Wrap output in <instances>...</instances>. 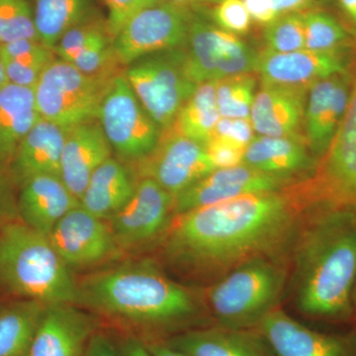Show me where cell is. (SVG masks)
<instances>
[{"label":"cell","mask_w":356,"mask_h":356,"mask_svg":"<svg viewBox=\"0 0 356 356\" xmlns=\"http://www.w3.org/2000/svg\"><path fill=\"white\" fill-rule=\"evenodd\" d=\"M341 9L348 19L356 25V0H339Z\"/></svg>","instance_id":"681fc988"},{"label":"cell","mask_w":356,"mask_h":356,"mask_svg":"<svg viewBox=\"0 0 356 356\" xmlns=\"http://www.w3.org/2000/svg\"><path fill=\"white\" fill-rule=\"evenodd\" d=\"M293 295L306 317L356 323V207L327 200L307 206L293 243Z\"/></svg>","instance_id":"7a4b0ae2"},{"label":"cell","mask_w":356,"mask_h":356,"mask_svg":"<svg viewBox=\"0 0 356 356\" xmlns=\"http://www.w3.org/2000/svg\"><path fill=\"white\" fill-rule=\"evenodd\" d=\"M0 286L46 306L79 303V285L48 236L19 219L0 226Z\"/></svg>","instance_id":"277c9868"},{"label":"cell","mask_w":356,"mask_h":356,"mask_svg":"<svg viewBox=\"0 0 356 356\" xmlns=\"http://www.w3.org/2000/svg\"><path fill=\"white\" fill-rule=\"evenodd\" d=\"M295 178L269 175L243 165L216 168L175 197L173 215L248 195L286 191ZM173 216V217H175Z\"/></svg>","instance_id":"7c38bea8"},{"label":"cell","mask_w":356,"mask_h":356,"mask_svg":"<svg viewBox=\"0 0 356 356\" xmlns=\"http://www.w3.org/2000/svg\"><path fill=\"white\" fill-rule=\"evenodd\" d=\"M252 19L257 24L266 26L280 17L271 0H243Z\"/></svg>","instance_id":"ee69618b"},{"label":"cell","mask_w":356,"mask_h":356,"mask_svg":"<svg viewBox=\"0 0 356 356\" xmlns=\"http://www.w3.org/2000/svg\"><path fill=\"white\" fill-rule=\"evenodd\" d=\"M136 184L127 168L109 158L91 175L79 203L91 214L107 221L130 199Z\"/></svg>","instance_id":"4316f807"},{"label":"cell","mask_w":356,"mask_h":356,"mask_svg":"<svg viewBox=\"0 0 356 356\" xmlns=\"http://www.w3.org/2000/svg\"><path fill=\"white\" fill-rule=\"evenodd\" d=\"M353 312H355V317L356 321V281L355 288H353Z\"/></svg>","instance_id":"f5cc1de1"},{"label":"cell","mask_w":356,"mask_h":356,"mask_svg":"<svg viewBox=\"0 0 356 356\" xmlns=\"http://www.w3.org/2000/svg\"><path fill=\"white\" fill-rule=\"evenodd\" d=\"M41 119L34 89L9 83L0 88V163L9 168L21 140Z\"/></svg>","instance_id":"484cf974"},{"label":"cell","mask_w":356,"mask_h":356,"mask_svg":"<svg viewBox=\"0 0 356 356\" xmlns=\"http://www.w3.org/2000/svg\"><path fill=\"white\" fill-rule=\"evenodd\" d=\"M305 49L317 51H336L348 39L343 26L322 11L303 14Z\"/></svg>","instance_id":"1f68e13d"},{"label":"cell","mask_w":356,"mask_h":356,"mask_svg":"<svg viewBox=\"0 0 356 356\" xmlns=\"http://www.w3.org/2000/svg\"><path fill=\"white\" fill-rule=\"evenodd\" d=\"M348 84L343 74L320 79L310 86L304 113L307 140L312 153L324 156L343 121L348 102Z\"/></svg>","instance_id":"d6986e66"},{"label":"cell","mask_w":356,"mask_h":356,"mask_svg":"<svg viewBox=\"0 0 356 356\" xmlns=\"http://www.w3.org/2000/svg\"><path fill=\"white\" fill-rule=\"evenodd\" d=\"M118 350L120 356H154L147 348L145 341L134 337L124 339Z\"/></svg>","instance_id":"bcb514c9"},{"label":"cell","mask_w":356,"mask_h":356,"mask_svg":"<svg viewBox=\"0 0 356 356\" xmlns=\"http://www.w3.org/2000/svg\"><path fill=\"white\" fill-rule=\"evenodd\" d=\"M257 330L275 356H356V327L341 334L315 331L276 308Z\"/></svg>","instance_id":"9a60e30c"},{"label":"cell","mask_w":356,"mask_h":356,"mask_svg":"<svg viewBox=\"0 0 356 356\" xmlns=\"http://www.w3.org/2000/svg\"><path fill=\"white\" fill-rule=\"evenodd\" d=\"M217 81L198 84L175 117V133L206 147L212 139L220 116L216 97Z\"/></svg>","instance_id":"f1b7e54d"},{"label":"cell","mask_w":356,"mask_h":356,"mask_svg":"<svg viewBox=\"0 0 356 356\" xmlns=\"http://www.w3.org/2000/svg\"><path fill=\"white\" fill-rule=\"evenodd\" d=\"M255 79L248 74L225 77L216 84L218 110L222 118H250Z\"/></svg>","instance_id":"4dcf8cb0"},{"label":"cell","mask_w":356,"mask_h":356,"mask_svg":"<svg viewBox=\"0 0 356 356\" xmlns=\"http://www.w3.org/2000/svg\"><path fill=\"white\" fill-rule=\"evenodd\" d=\"M20 186L18 217L43 235L48 236L65 214L81 204L58 175H36Z\"/></svg>","instance_id":"ffe728a7"},{"label":"cell","mask_w":356,"mask_h":356,"mask_svg":"<svg viewBox=\"0 0 356 356\" xmlns=\"http://www.w3.org/2000/svg\"><path fill=\"white\" fill-rule=\"evenodd\" d=\"M97 119L112 149L123 158L140 161L161 140V129L138 99L125 74L112 79Z\"/></svg>","instance_id":"ba28073f"},{"label":"cell","mask_w":356,"mask_h":356,"mask_svg":"<svg viewBox=\"0 0 356 356\" xmlns=\"http://www.w3.org/2000/svg\"><path fill=\"white\" fill-rule=\"evenodd\" d=\"M165 341L188 356H275L257 330L214 325L187 330Z\"/></svg>","instance_id":"7402d4cb"},{"label":"cell","mask_w":356,"mask_h":356,"mask_svg":"<svg viewBox=\"0 0 356 356\" xmlns=\"http://www.w3.org/2000/svg\"><path fill=\"white\" fill-rule=\"evenodd\" d=\"M0 62L9 83L34 89L44 70L29 67L0 53Z\"/></svg>","instance_id":"b9f144b4"},{"label":"cell","mask_w":356,"mask_h":356,"mask_svg":"<svg viewBox=\"0 0 356 356\" xmlns=\"http://www.w3.org/2000/svg\"><path fill=\"white\" fill-rule=\"evenodd\" d=\"M147 348L154 356H188L182 353V351L175 350L172 346H168L165 341H145Z\"/></svg>","instance_id":"c3c4849f"},{"label":"cell","mask_w":356,"mask_h":356,"mask_svg":"<svg viewBox=\"0 0 356 356\" xmlns=\"http://www.w3.org/2000/svg\"><path fill=\"white\" fill-rule=\"evenodd\" d=\"M79 302L154 330L184 327L201 314L196 295L152 262L124 264L88 276L79 285Z\"/></svg>","instance_id":"3957f363"},{"label":"cell","mask_w":356,"mask_h":356,"mask_svg":"<svg viewBox=\"0 0 356 356\" xmlns=\"http://www.w3.org/2000/svg\"><path fill=\"white\" fill-rule=\"evenodd\" d=\"M111 60H116L112 44L110 46L108 38H103L88 44L65 62L74 65L83 74L99 76Z\"/></svg>","instance_id":"8d00e7d4"},{"label":"cell","mask_w":356,"mask_h":356,"mask_svg":"<svg viewBox=\"0 0 356 356\" xmlns=\"http://www.w3.org/2000/svg\"><path fill=\"white\" fill-rule=\"evenodd\" d=\"M206 149L216 168H227L242 165L245 147L224 138L213 137Z\"/></svg>","instance_id":"ab89813d"},{"label":"cell","mask_w":356,"mask_h":356,"mask_svg":"<svg viewBox=\"0 0 356 356\" xmlns=\"http://www.w3.org/2000/svg\"><path fill=\"white\" fill-rule=\"evenodd\" d=\"M112 79L83 74L60 58L51 60L34 88L40 116L65 130L97 119Z\"/></svg>","instance_id":"8992f818"},{"label":"cell","mask_w":356,"mask_h":356,"mask_svg":"<svg viewBox=\"0 0 356 356\" xmlns=\"http://www.w3.org/2000/svg\"><path fill=\"white\" fill-rule=\"evenodd\" d=\"M255 70L262 83L305 88L327 77L344 74L346 64L337 51L303 50L276 53L264 50L257 55Z\"/></svg>","instance_id":"e0dca14e"},{"label":"cell","mask_w":356,"mask_h":356,"mask_svg":"<svg viewBox=\"0 0 356 356\" xmlns=\"http://www.w3.org/2000/svg\"><path fill=\"white\" fill-rule=\"evenodd\" d=\"M6 83H8V81H7L6 74H4L3 67H2L1 62H0V88L6 86Z\"/></svg>","instance_id":"816d5d0a"},{"label":"cell","mask_w":356,"mask_h":356,"mask_svg":"<svg viewBox=\"0 0 356 356\" xmlns=\"http://www.w3.org/2000/svg\"><path fill=\"white\" fill-rule=\"evenodd\" d=\"M186 54L179 49L158 51L127 65L126 79L161 131L172 128L182 105L197 84L185 69Z\"/></svg>","instance_id":"52a82bcc"},{"label":"cell","mask_w":356,"mask_h":356,"mask_svg":"<svg viewBox=\"0 0 356 356\" xmlns=\"http://www.w3.org/2000/svg\"><path fill=\"white\" fill-rule=\"evenodd\" d=\"M20 39L39 40L34 10L28 0H0V43Z\"/></svg>","instance_id":"d6a6232c"},{"label":"cell","mask_w":356,"mask_h":356,"mask_svg":"<svg viewBox=\"0 0 356 356\" xmlns=\"http://www.w3.org/2000/svg\"><path fill=\"white\" fill-rule=\"evenodd\" d=\"M33 10L40 42L54 51L65 32L93 15V0H34Z\"/></svg>","instance_id":"f546056e"},{"label":"cell","mask_w":356,"mask_h":356,"mask_svg":"<svg viewBox=\"0 0 356 356\" xmlns=\"http://www.w3.org/2000/svg\"><path fill=\"white\" fill-rule=\"evenodd\" d=\"M67 130L41 119L21 140L9 168L16 181L36 175L60 177V161Z\"/></svg>","instance_id":"cb8c5ba5"},{"label":"cell","mask_w":356,"mask_h":356,"mask_svg":"<svg viewBox=\"0 0 356 356\" xmlns=\"http://www.w3.org/2000/svg\"><path fill=\"white\" fill-rule=\"evenodd\" d=\"M140 161V177L152 178L173 197L216 170L205 146L175 133Z\"/></svg>","instance_id":"5bb4252c"},{"label":"cell","mask_w":356,"mask_h":356,"mask_svg":"<svg viewBox=\"0 0 356 356\" xmlns=\"http://www.w3.org/2000/svg\"><path fill=\"white\" fill-rule=\"evenodd\" d=\"M186 43L185 69L197 86L255 70L257 55L247 44L202 20H192Z\"/></svg>","instance_id":"30bf717a"},{"label":"cell","mask_w":356,"mask_h":356,"mask_svg":"<svg viewBox=\"0 0 356 356\" xmlns=\"http://www.w3.org/2000/svg\"><path fill=\"white\" fill-rule=\"evenodd\" d=\"M48 238L70 268L95 266L111 257L118 248L109 222L91 214L81 204L58 221Z\"/></svg>","instance_id":"2e32d148"},{"label":"cell","mask_w":356,"mask_h":356,"mask_svg":"<svg viewBox=\"0 0 356 356\" xmlns=\"http://www.w3.org/2000/svg\"><path fill=\"white\" fill-rule=\"evenodd\" d=\"M0 53L17 60L21 64L44 70L55 60V51L44 46L39 40L20 39L8 43H0Z\"/></svg>","instance_id":"d590c367"},{"label":"cell","mask_w":356,"mask_h":356,"mask_svg":"<svg viewBox=\"0 0 356 356\" xmlns=\"http://www.w3.org/2000/svg\"><path fill=\"white\" fill-rule=\"evenodd\" d=\"M309 191L316 200L356 207V83L346 115Z\"/></svg>","instance_id":"4fadbf2b"},{"label":"cell","mask_w":356,"mask_h":356,"mask_svg":"<svg viewBox=\"0 0 356 356\" xmlns=\"http://www.w3.org/2000/svg\"><path fill=\"white\" fill-rule=\"evenodd\" d=\"M275 10L280 15L297 13L302 9L306 8L313 0H271Z\"/></svg>","instance_id":"7dc6e473"},{"label":"cell","mask_w":356,"mask_h":356,"mask_svg":"<svg viewBox=\"0 0 356 356\" xmlns=\"http://www.w3.org/2000/svg\"><path fill=\"white\" fill-rule=\"evenodd\" d=\"M84 356H120V353L108 336L95 332L89 339Z\"/></svg>","instance_id":"f6af8a7d"},{"label":"cell","mask_w":356,"mask_h":356,"mask_svg":"<svg viewBox=\"0 0 356 356\" xmlns=\"http://www.w3.org/2000/svg\"><path fill=\"white\" fill-rule=\"evenodd\" d=\"M304 113L305 88L264 83L254 96L250 120L261 136L297 137Z\"/></svg>","instance_id":"603a6c76"},{"label":"cell","mask_w":356,"mask_h":356,"mask_svg":"<svg viewBox=\"0 0 356 356\" xmlns=\"http://www.w3.org/2000/svg\"><path fill=\"white\" fill-rule=\"evenodd\" d=\"M163 1L172 2V3L186 6L192 3H218L221 0H163Z\"/></svg>","instance_id":"f907efd6"},{"label":"cell","mask_w":356,"mask_h":356,"mask_svg":"<svg viewBox=\"0 0 356 356\" xmlns=\"http://www.w3.org/2000/svg\"><path fill=\"white\" fill-rule=\"evenodd\" d=\"M254 129L250 118H220L213 137L224 138L247 147L254 138ZM212 137V138H213Z\"/></svg>","instance_id":"60d3db41"},{"label":"cell","mask_w":356,"mask_h":356,"mask_svg":"<svg viewBox=\"0 0 356 356\" xmlns=\"http://www.w3.org/2000/svg\"><path fill=\"white\" fill-rule=\"evenodd\" d=\"M175 197L154 179L140 178L125 205L109 219L118 247L149 243L168 231Z\"/></svg>","instance_id":"8fae6325"},{"label":"cell","mask_w":356,"mask_h":356,"mask_svg":"<svg viewBox=\"0 0 356 356\" xmlns=\"http://www.w3.org/2000/svg\"><path fill=\"white\" fill-rule=\"evenodd\" d=\"M107 35H109L107 25L91 15L65 32L54 51L60 60H67L88 44L107 38Z\"/></svg>","instance_id":"e575fe53"},{"label":"cell","mask_w":356,"mask_h":356,"mask_svg":"<svg viewBox=\"0 0 356 356\" xmlns=\"http://www.w3.org/2000/svg\"><path fill=\"white\" fill-rule=\"evenodd\" d=\"M95 318L74 304L47 306L28 356H84Z\"/></svg>","instance_id":"ac0fdd59"},{"label":"cell","mask_w":356,"mask_h":356,"mask_svg":"<svg viewBox=\"0 0 356 356\" xmlns=\"http://www.w3.org/2000/svg\"><path fill=\"white\" fill-rule=\"evenodd\" d=\"M213 19L220 29L231 34L245 35L250 31L252 17L243 0H221L213 10Z\"/></svg>","instance_id":"74e56055"},{"label":"cell","mask_w":356,"mask_h":356,"mask_svg":"<svg viewBox=\"0 0 356 356\" xmlns=\"http://www.w3.org/2000/svg\"><path fill=\"white\" fill-rule=\"evenodd\" d=\"M243 163L259 172L293 178L314 166L305 143L300 138L261 135L245 147Z\"/></svg>","instance_id":"d4e9b609"},{"label":"cell","mask_w":356,"mask_h":356,"mask_svg":"<svg viewBox=\"0 0 356 356\" xmlns=\"http://www.w3.org/2000/svg\"><path fill=\"white\" fill-rule=\"evenodd\" d=\"M248 194L173 217L165 254L172 266L213 282L259 257L289 261L308 194Z\"/></svg>","instance_id":"6da1fadb"},{"label":"cell","mask_w":356,"mask_h":356,"mask_svg":"<svg viewBox=\"0 0 356 356\" xmlns=\"http://www.w3.org/2000/svg\"><path fill=\"white\" fill-rule=\"evenodd\" d=\"M161 1L163 0H104L108 10L106 25L110 36L114 39L136 14Z\"/></svg>","instance_id":"f35d334b"},{"label":"cell","mask_w":356,"mask_h":356,"mask_svg":"<svg viewBox=\"0 0 356 356\" xmlns=\"http://www.w3.org/2000/svg\"><path fill=\"white\" fill-rule=\"evenodd\" d=\"M193 20L185 6L161 1L143 9L112 42L115 58L129 65L138 58L186 43Z\"/></svg>","instance_id":"9c48e42d"},{"label":"cell","mask_w":356,"mask_h":356,"mask_svg":"<svg viewBox=\"0 0 356 356\" xmlns=\"http://www.w3.org/2000/svg\"><path fill=\"white\" fill-rule=\"evenodd\" d=\"M6 168L0 163V226L4 222L19 219L17 199L13 194V177L11 173H7Z\"/></svg>","instance_id":"7bdbcfd3"},{"label":"cell","mask_w":356,"mask_h":356,"mask_svg":"<svg viewBox=\"0 0 356 356\" xmlns=\"http://www.w3.org/2000/svg\"><path fill=\"white\" fill-rule=\"evenodd\" d=\"M112 147L100 124L92 121L67 130L60 177L81 200L91 175L111 158Z\"/></svg>","instance_id":"44dd1931"},{"label":"cell","mask_w":356,"mask_h":356,"mask_svg":"<svg viewBox=\"0 0 356 356\" xmlns=\"http://www.w3.org/2000/svg\"><path fill=\"white\" fill-rule=\"evenodd\" d=\"M46 308L25 299L0 308V356H28Z\"/></svg>","instance_id":"83f0119b"},{"label":"cell","mask_w":356,"mask_h":356,"mask_svg":"<svg viewBox=\"0 0 356 356\" xmlns=\"http://www.w3.org/2000/svg\"><path fill=\"white\" fill-rule=\"evenodd\" d=\"M288 261L280 257H254L214 281L205 300L216 325L257 330L278 308L286 286Z\"/></svg>","instance_id":"5b68a950"},{"label":"cell","mask_w":356,"mask_h":356,"mask_svg":"<svg viewBox=\"0 0 356 356\" xmlns=\"http://www.w3.org/2000/svg\"><path fill=\"white\" fill-rule=\"evenodd\" d=\"M267 49L276 53H289L305 49L303 15L297 13L281 15L264 31Z\"/></svg>","instance_id":"836d02e7"}]
</instances>
